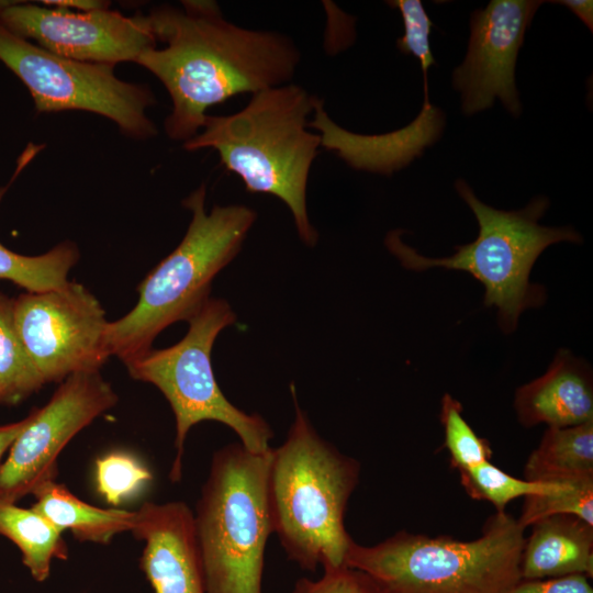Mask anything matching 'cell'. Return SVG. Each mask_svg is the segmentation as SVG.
Here are the masks:
<instances>
[{
  "label": "cell",
  "instance_id": "5b68a950",
  "mask_svg": "<svg viewBox=\"0 0 593 593\" xmlns=\"http://www.w3.org/2000/svg\"><path fill=\"white\" fill-rule=\"evenodd\" d=\"M524 532L513 515L495 512L473 540L406 530L373 546L353 539L344 563L378 593H507L522 580Z\"/></svg>",
  "mask_w": 593,
  "mask_h": 593
},
{
  "label": "cell",
  "instance_id": "603a6c76",
  "mask_svg": "<svg viewBox=\"0 0 593 593\" xmlns=\"http://www.w3.org/2000/svg\"><path fill=\"white\" fill-rule=\"evenodd\" d=\"M459 472L461 484L469 496L490 502L497 513L505 512L506 505L519 496L546 493L560 483H538L516 479L490 461Z\"/></svg>",
  "mask_w": 593,
  "mask_h": 593
},
{
  "label": "cell",
  "instance_id": "83f0119b",
  "mask_svg": "<svg viewBox=\"0 0 593 593\" xmlns=\"http://www.w3.org/2000/svg\"><path fill=\"white\" fill-rule=\"evenodd\" d=\"M318 580L301 578L292 593H378L373 581L362 571L348 568H323Z\"/></svg>",
  "mask_w": 593,
  "mask_h": 593
},
{
  "label": "cell",
  "instance_id": "484cf974",
  "mask_svg": "<svg viewBox=\"0 0 593 593\" xmlns=\"http://www.w3.org/2000/svg\"><path fill=\"white\" fill-rule=\"evenodd\" d=\"M152 478L150 471L126 452H110L96 461L98 491L112 505L136 494Z\"/></svg>",
  "mask_w": 593,
  "mask_h": 593
},
{
  "label": "cell",
  "instance_id": "2e32d148",
  "mask_svg": "<svg viewBox=\"0 0 593 593\" xmlns=\"http://www.w3.org/2000/svg\"><path fill=\"white\" fill-rule=\"evenodd\" d=\"M514 406L525 427H569L593 421V382L588 363L560 349L548 370L517 389Z\"/></svg>",
  "mask_w": 593,
  "mask_h": 593
},
{
  "label": "cell",
  "instance_id": "4fadbf2b",
  "mask_svg": "<svg viewBox=\"0 0 593 593\" xmlns=\"http://www.w3.org/2000/svg\"><path fill=\"white\" fill-rule=\"evenodd\" d=\"M544 1L492 0L472 13L465 60L452 74L461 94L462 112L472 115L500 99L518 116L522 105L515 85V66L524 35Z\"/></svg>",
  "mask_w": 593,
  "mask_h": 593
},
{
  "label": "cell",
  "instance_id": "52a82bcc",
  "mask_svg": "<svg viewBox=\"0 0 593 593\" xmlns=\"http://www.w3.org/2000/svg\"><path fill=\"white\" fill-rule=\"evenodd\" d=\"M270 449L235 443L212 457L193 514L206 593H262Z\"/></svg>",
  "mask_w": 593,
  "mask_h": 593
},
{
  "label": "cell",
  "instance_id": "9a60e30c",
  "mask_svg": "<svg viewBox=\"0 0 593 593\" xmlns=\"http://www.w3.org/2000/svg\"><path fill=\"white\" fill-rule=\"evenodd\" d=\"M436 110L429 102L423 103L421 114L411 125L388 134L362 135L337 125L318 100L309 126L317 131L322 147L335 152L350 167L390 175L437 137L443 120Z\"/></svg>",
  "mask_w": 593,
  "mask_h": 593
},
{
  "label": "cell",
  "instance_id": "ffe728a7",
  "mask_svg": "<svg viewBox=\"0 0 593 593\" xmlns=\"http://www.w3.org/2000/svg\"><path fill=\"white\" fill-rule=\"evenodd\" d=\"M35 152L30 146L20 157L13 177L0 187V202L8 188L32 159ZM78 249L74 243L63 242L40 256H24L8 249L0 243V279L23 287L27 292L58 289L68 283V272L77 262Z\"/></svg>",
  "mask_w": 593,
  "mask_h": 593
},
{
  "label": "cell",
  "instance_id": "4316f807",
  "mask_svg": "<svg viewBox=\"0 0 593 593\" xmlns=\"http://www.w3.org/2000/svg\"><path fill=\"white\" fill-rule=\"evenodd\" d=\"M388 3L396 8L403 19L404 34L396 41V46L402 53L419 60L425 81L427 70L436 64L429 44L433 23L419 0H394Z\"/></svg>",
  "mask_w": 593,
  "mask_h": 593
},
{
  "label": "cell",
  "instance_id": "6da1fadb",
  "mask_svg": "<svg viewBox=\"0 0 593 593\" xmlns=\"http://www.w3.org/2000/svg\"><path fill=\"white\" fill-rule=\"evenodd\" d=\"M159 5L146 14L156 43L135 60L156 76L172 108L165 120L169 138L183 143L203 126L206 110L240 93L290 83L301 55L276 31L251 30L227 21L214 1Z\"/></svg>",
  "mask_w": 593,
  "mask_h": 593
},
{
  "label": "cell",
  "instance_id": "277c9868",
  "mask_svg": "<svg viewBox=\"0 0 593 593\" xmlns=\"http://www.w3.org/2000/svg\"><path fill=\"white\" fill-rule=\"evenodd\" d=\"M202 183L182 204L192 213L180 244L138 286L132 311L108 322L110 356L124 363L152 348L156 336L178 321H188L209 299L213 278L239 251L256 212L246 205H214L205 211Z\"/></svg>",
  "mask_w": 593,
  "mask_h": 593
},
{
  "label": "cell",
  "instance_id": "5bb4252c",
  "mask_svg": "<svg viewBox=\"0 0 593 593\" xmlns=\"http://www.w3.org/2000/svg\"><path fill=\"white\" fill-rule=\"evenodd\" d=\"M133 535L144 542L141 568L155 593H206L192 511L184 502L144 503Z\"/></svg>",
  "mask_w": 593,
  "mask_h": 593
},
{
  "label": "cell",
  "instance_id": "1f68e13d",
  "mask_svg": "<svg viewBox=\"0 0 593 593\" xmlns=\"http://www.w3.org/2000/svg\"><path fill=\"white\" fill-rule=\"evenodd\" d=\"M560 3L572 11L592 32L593 30V2L591 0H560Z\"/></svg>",
  "mask_w": 593,
  "mask_h": 593
},
{
  "label": "cell",
  "instance_id": "f546056e",
  "mask_svg": "<svg viewBox=\"0 0 593 593\" xmlns=\"http://www.w3.org/2000/svg\"><path fill=\"white\" fill-rule=\"evenodd\" d=\"M34 411L25 418L0 426V459L5 450L10 449L20 433L30 424Z\"/></svg>",
  "mask_w": 593,
  "mask_h": 593
},
{
  "label": "cell",
  "instance_id": "ac0fdd59",
  "mask_svg": "<svg viewBox=\"0 0 593 593\" xmlns=\"http://www.w3.org/2000/svg\"><path fill=\"white\" fill-rule=\"evenodd\" d=\"M32 494L36 499L32 508L60 533L69 529L79 541L107 545L134 526L136 512L87 504L55 480L41 484Z\"/></svg>",
  "mask_w": 593,
  "mask_h": 593
},
{
  "label": "cell",
  "instance_id": "d4e9b609",
  "mask_svg": "<svg viewBox=\"0 0 593 593\" xmlns=\"http://www.w3.org/2000/svg\"><path fill=\"white\" fill-rule=\"evenodd\" d=\"M439 418L444 427V445L454 468L459 471L492 458L489 441L474 433L462 417V405L448 393L441 399Z\"/></svg>",
  "mask_w": 593,
  "mask_h": 593
},
{
  "label": "cell",
  "instance_id": "f1b7e54d",
  "mask_svg": "<svg viewBox=\"0 0 593 593\" xmlns=\"http://www.w3.org/2000/svg\"><path fill=\"white\" fill-rule=\"evenodd\" d=\"M507 593H593L584 574H568L539 580H521Z\"/></svg>",
  "mask_w": 593,
  "mask_h": 593
},
{
  "label": "cell",
  "instance_id": "ba28073f",
  "mask_svg": "<svg viewBox=\"0 0 593 593\" xmlns=\"http://www.w3.org/2000/svg\"><path fill=\"white\" fill-rule=\"evenodd\" d=\"M236 316L222 299H208L188 320L189 329L176 345L143 353L125 362L130 374L156 385L169 402L176 419V456L169 472L172 482L182 475L187 434L203 421L220 422L232 428L240 444L253 452H266L273 433L258 414L233 405L221 391L211 363V350L220 332L234 324Z\"/></svg>",
  "mask_w": 593,
  "mask_h": 593
},
{
  "label": "cell",
  "instance_id": "4dcf8cb0",
  "mask_svg": "<svg viewBox=\"0 0 593 593\" xmlns=\"http://www.w3.org/2000/svg\"><path fill=\"white\" fill-rule=\"evenodd\" d=\"M43 5L64 8L72 11H93L109 8V2L98 0H47L41 1Z\"/></svg>",
  "mask_w": 593,
  "mask_h": 593
},
{
  "label": "cell",
  "instance_id": "7402d4cb",
  "mask_svg": "<svg viewBox=\"0 0 593 593\" xmlns=\"http://www.w3.org/2000/svg\"><path fill=\"white\" fill-rule=\"evenodd\" d=\"M44 383L16 331L13 299L0 292V403H18Z\"/></svg>",
  "mask_w": 593,
  "mask_h": 593
},
{
  "label": "cell",
  "instance_id": "8992f818",
  "mask_svg": "<svg viewBox=\"0 0 593 593\" xmlns=\"http://www.w3.org/2000/svg\"><path fill=\"white\" fill-rule=\"evenodd\" d=\"M455 187L478 221L479 233L473 242L456 246V253L444 258L422 256L402 242L399 232L388 235L387 245L407 269L441 267L469 272L485 288L484 305L497 307L502 331L512 333L524 310L546 300L545 289L529 281L539 255L552 244L581 243L582 238L570 226L538 223L549 205L547 198H534L518 211H502L480 201L462 179Z\"/></svg>",
  "mask_w": 593,
  "mask_h": 593
},
{
  "label": "cell",
  "instance_id": "7a4b0ae2",
  "mask_svg": "<svg viewBox=\"0 0 593 593\" xmlns=\"http://www.w3.org/2000/svg\"><path fill=\"white\" fill-rule=\"evenodd\" d=\"M317 101L292 82L269 88L251 94L234 114H208L201 131L182 144L189 152L213 148L247 191L282 200L307 246L318 237L306 209L309 175L321 147L320 135L307 128V118Z\"/></svg>",
  "mask_w": 593,
  "mask_h": 593
},
{
  "label": "cell",
  "instance_id": "3957f363",
  "mask_svg": "<svg viewBox=\"0 0 593 593\" xmlns=\"http://www.w3.org/2000/svg\"><path fill=\"white\" fill-rule=\"evenodd\" d=\"M286 440L270 449L267 497L272 534L302 570L345 566L353 538L345 529L347 503L360 463L323 439L296 402Z\"/></svg>",
  "mask_w": 593,
  "mask_h": 593
},
{
  "label": "cell",
  "instance_id": "30bf717a",
  "mask_svg": "<svg viewBox=\"0 0 593 593\" xmlns=\"http://www.w3.org/2000/svg\"><path fill=\"white\" fill-rule=\"evenodd\" d=\"M13 318L45 383L99 370L110 357L104 311L79 283L20 294L13 299Z\"/></svg>",
  "mask_w": 593,
  "mask_h": 593
},
{
  "label": "cell",
  "instance_id": "9c48e42d",
  "mask_svg": "<svg viewBox=\"0 0 593 593\" xmlns=\"http://www.w3.org/2000/svg\"><path fill=\"white\" fill-rule=\"evenodd\" d=\"M0 60L29 89L37 112L88 111L112 120L126 135H157L146 114L156 100L144 85L126 82L114 66L54 55L0 24Z\"/></svg>",
  "mask_w": 593,
  "mask_h": 593
},
{
  "label": "cell",
  "instance_id": "8fae6325",
  "mask_svg": "<svg viewBox=\"0 0 593 593\" xmlns=\"http://www.w3.org/2000/svg\"><path fill=\"white\" fill-rule=\"evenodd\" d=\"M116 402L118 395L99 370L67 377L48 403L34 411L0 465V500L15 503L55 480L57 458L64 447Z\"/></svg>",
  "mask_w": 593,
  "mask_h": 593
},
{
  "label": "cell",
  "instance_id": "e0dca14e",
  "mask_svg": "<svg viewBox=\"0 0 593 593\" xmlns=\"http://www.w3.org/2000/svg\"><path fill=\"white\" fill-rule=\"evenodd\" d=\"M530 526L522 551V580L568 574L593 578V525L577 515L556 514Z\"/></svg>",
  "mask_w": 593,
  "mask_h": 593
},
{
  "label": "cell",
  "instance_id": "d6986e66",
  "mask_svg": "<svg viewBox=\"0 0 593 593\" xmlns=\"http://www.w3.org/2000/svg\"><path fill=\"white\" fill-rule=\"evenodd\" d=\"M593 477V421L569 427H548L529 455L528 482L558 483Z\"/></svg>",
  "mask_w": 593,
  "mask_h": 593
},
{
  "label": "cell",
  "instance_id": "cb8c5ba5",
  "mask_svg": "<svg viewBox=\"0 0 593 593\" xmlns=\"http://www.w3.org/2000/svg\"><path fill=\"white\" fill-rule=\"evenodd\" d=\"M518 524L526 529L534 522L556 514H572L593 525V477L560 482L549 492L524 496Z\"/></svg>",
  "mask_w": 593,
  "mask_h": 593
},
{
  "label": "cell",
  "instance_id": "7c38bea8",
  "mask_svg": "<svg viewBox=\"0 0 593 593\" xmlns=\"http://www.w3.org/2000/svg\"><path fill=\"white\" fill-rule=\"evenodd\" d=\"M0 24L54 55L86 63H135L157 44L145 14L126 16L109 8L82 12L0 2Z\"/></svg>",
  "mask_w": 593,
  "mask_h": 593
},
{
  "label": "cell",
  "instance_id": "44dd1931",
  "mask_svg": "<svg viewBox=\"0 0 593 593\" xmlns=\"http://www.w3.org/2000/svg\"><path fill=\"white\" fill-rule=\"evenodd\" d=\"M0 535L19 547L23 563L38 582L49 577L53 559L68 558L61 533L33 508L0 500Z\"/></svg>",
  "mask_w": 593,
  "mask_h": 593
}]
</instances>
